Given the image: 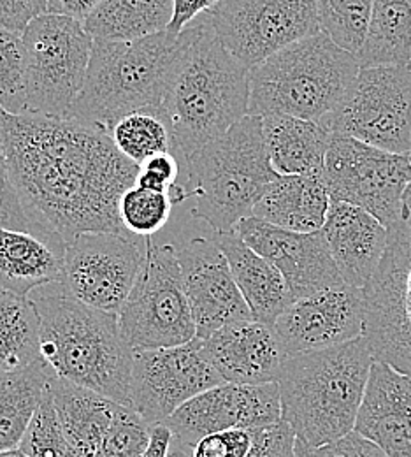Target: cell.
Instances as JSON below:
<instances>
[{
  "instance_id": "cell-1",
  "label": "cell",
  "mask_w": 411,
  "mask_h": 457,
  "mask_svg": "<svg viewBox=\"0 0 411 457\" xmlns=\"http://www.w3.org/2000/svg\"><path fill=\"white\" fill-rule=\"evenodd\" d=\"M9 183L27 213L65 245L83 232H111L141 241L123 228L118 204L136 185L139 166L110 134L70 118L0 113Z\"/></svg>"
},
{
  "instance_id": "cell-2",
  "label": "cell",
  "mask_w": 411,
  "mask_h": 457,
  "mask_svg": "<svg viewBox=\"0 0 411 457\" xmlns=\"http://www.w3.org/2000/svg\"><path fill=\"white\" fill-rule=\"evenodd\" d=\"M248 114L250 69L224 48L206 18L199 16L190 23L188 45L159 108L181 170L204 145Z\"/></svg>"
},
{
  "instance_id": "cell-3",
  "label": "cell",
  "mask_w": 411,
  "mask_h": 457,
  "mask_svg": "<svg viewBox=\"0 0 411 457\" xmlns=\"http://www.w3.org/2000/svg\"><path fill=\"white\" fill-rule=\"evenodd\" d=\"M41 319V355L65 380L130 406L134 350L119 320L72 297L60 282L29 295Z\"/></svg>"
},
{
  "instance_id": "cell-4",
  "label": "cell",
  "mask_w": 411,
  "mask_h": 457,
  "mask_svg": "<svg viewBox=\"0 0 411 457\" xmlns=\"http://www.w3.org/2000/svg\"><path fill=\"white\" fill-rule=\"evenodd\" d=\"M374 361L364 337L289 355L276 384L295 436L318 449L352 433Z\"/></svg>"
},
{
  "instance_id": "cell-5",
  "label": "cell",
  "mask_w": 411,
  "mask_h": 457,
  "mask_svg": "<svg viewBox=\"0 0 411 457\" xmlns=\"http://www.w3.org/2000/svg\"><path fill=\"white\" fill-rule=\"evenodd\" d=\"M190 39V25L136 41L94 39L81 94L67 118L106 134L127 114H159L169 78Z\"/></svg>"
},
{
  "instance_id": "cell-6",
  "label": "cell",
  "mask_w": 411,
  "mask_h": 457,
  "mask_svg": "<svg viewBox=\"0 0 411 457\" xmlns=\"http://www.w3.org/2000/svg\"><path fill=\"white\" fill-rule=\"evenodd\" d=\"M186 181L171 192L173 203L192 201V217L215 232L234 230L278 176L264 143L262 116L248 114L224 136L204 145L186 164Z\"/></svg>"
},
{
  "instance_id": "cell-7",
  "label": "cell",
  "mask_w": 411,
  "mask_h": 457,
  "mask_svg": "<svg viewBox=\"0 0 411 457\" xmlns=\"http://www.w3.org/2000/svg\"><path fill=\"white\" fill-rule=\"evenodd\" d=\"M360 71V62L327 34L300 39L250 69V114H289L322 121Z\"/></svg>"
},
{
  "instance_id": "cell-8",
  "label": "cell",
  "mask_w": 411,
  "mask_h": 457,
  "mask_svg": "<svg viewBox=\"0 0 411 457\" xmlns=\"http://www.w3.org/2000/svg\"><path fill=\"white\" fill-rule=\"evenodd\" d=\"M23 36L27 52V113L67 118L83 90L94 37L83 21L46 12Z\"/></svg>"
},
{
  "instance_id": "cell-9",
  "label": "cell",
  "mask_w": 411,
  "mask_h": 457,
  "mask_svg": "<svg viewBox=\"0 0 411 457\" xmlns=\"http://www.w3.org/2000/svg\"><path fill=\"white\" fill-rule=\"evenodd\" d=\"M118 320L132 350L168 348L197 338L183 288L177 246L153 245L152 237H146L143 270L118 313Z\"/></svg>"
},
{
  "instance_id": "cell-10",
  "label": "cell",
  "mask_w": 411,
  "mask_h": 457,
  "mask_svg": "<svg viewBox=\"0 0 411 457\" xmlns=\"http://www.w3.org/2000/svg\"><path fill=\"white\" fill-rule=\"evenodd\" d=\"M390 154H411V65L360 67L341 104L320 121Z\"/></svg>"
},
{
  "instance_id": "cell-11",
  "label": "cell",
  "mask_w": 411,
  "mask_h": 457,
  "mask_svg": "<svg viewBox=\"0 0 411 457\" xmlns=\"http://www.w3.org/2000/svg\"><path fill=\"white\" fill-rule=\"evenodd\" d=\"M322 178L331 201L362 208L387 228L405 219L410 155L390 154L349 136L333 134Z\"/></svg>"
},
{
  "instance_id": "cell-12",
  "label": "cell",
  "mask_w": 411,
  "mask_h": 457,
  "mask_svg": "<svg viewBox=\"0 0 411 457\" xmlns=\"http://www.w3.org/2000/svg\"><path fill=\"white\" fill-rule=\"evenodd\" d=\"M366 329L376 361L411 377V185L405 219L389 228L383 259L364 288Z\"/></svg>"
},
{
  "instance_id": "cell-13",
  "label": "cell",
  "mask_w": 411,
  "mask_h": 457,
  "mask_svg": "<svg viewBox=\"0 0 411 457\" xmlns=\"http://www.w3.org/2000/svg\"><path fill=\"white\" fill-rule=\"evenodd\" d=\"M202 16L224 48L248 69L322 32L316 0H218Z\"/></svg>"
},
{
  "instance_id": "cell-14",
  "label": "cell",
  "mask_w": 411,
  "mask_h": 457,
  "mask_svg": "<svg viewBox=\"0 0 411 457\" xmlns=\"http://www.w3.org/2000/svg\"><path fill=\"white\" fill-rule=\"evenodd\" d=\"M222 384L201 338L168 348L134 350L130 408L152 426L164 424L186 401Z\"/></svg>"
},
{
  "instance_id": "cell-15",
  "label": "cell",
  "mask_w": 411,
  "mask_h": 457,
  "mask_svg": "<svg viewBox=\"0 0 411 457\" xmlns=\"http://www.w3.org/2000/svg\"><path fill=\"white\" fill-rule=\"evenodd\" d=\"M146 239L83 232L65 246L60 284L78 301L118 315L144 264Z\"/></svg>"
},
{
  "instance_id": "cell-16",
  "label": "cell",
  "mask_w": 411,
  "mask_h": 457,
  "mask_svg": "<svg viewBox=\"0 0 411 457\" xmlns=\"http://www.w3.org/2000/svg\"><path fill=\"white\" fill-rule=\"evenodd\" d=\"M278 384H222L186 401L164 422L173 438L192 447L208 435L229 429H260L282 422Z\"/></svg>"
},
{
  "instance_id": "cell-17",
  "label": "cell",
  "mask_w": 411,
  "mask_h": 457,
  "mask_svg": "<svg viewBox=\"0 0 411 457\" xmlns=\"http://www.w3.org/2000/svg\"><path fill=\"white\" fill-rule=\"evenodd\" d=\"M177 261L197 338L206 340L227 324L253 319L213 237L190 239L177 248Z\"/></svg>"
},
{
  "instance_id": "cell-18",
  "label": "cell",
  "mask_w": 411,
  "mask_h": 457,
  "mask_svg": "<svg viewBox=\"0 0 411 457\" xmlns=\"http://www.w3.org/2000/svg\"><path fill=\"white\" fill-rule=\"evenodd\" d=\"M273 328L289 355L357 340L366 329L364 288L341 284L297 299Z\"/></svg>"
},
{
  "instance_id": "cell-19",
  "label": "cell",
  "mask_w": 411,
  "mask_h": 457,
  "mask_svg": "<svg viewBox=\"0 0 411 457\" xmlns=\"http://www.w3.org/2000/svg\"><path fill=\"white\" fill-rule=\"evenodd\" d=\"M235 230L257 253L276 266L294 301L345 284L322 230L294 232L255 217L242 219Z\"/></svg>"
},
{
  "instance_id": "cell-20",
  "label": "cell",
  "mask_w": 411,
  "mask_h": 457,
  "mask_svg": "<svg viewBox=\"0 0 411 457\" xmlns=\"http://www.w3.org/2000/svg\"><path fill=\"white\" fill-rule=\"evenodd\" d=\"M202 342L226 384H275L289 357L275 328L255 319L227 324Z\"/></svg>"
},
{
  "instance_id": "cell-21",
  "label": "cell",
  "mask_w": 411,
  "mask_h": 457,
  "mask_svg": "<svg viewBox=\"0 0 411 457\" xmlns=\"http://www.w3.org/2000/svg\"><path fill=\"white\" fill-rule=\"evenodd\" d=\"M355 431L389 457H411V377L374 361Z\"/></svg>"
},
{
  "instance_id": "cell-22",
  "label": "cell",
  "mask_w": 411,
  "mask_h": 457,
  "mask_svg": "<svg viewBox=\"0 0 411 457\" xmlns=\"http://www.w3.org/2000/svg\"><path fill=\"white\" fill-rule=\"evenodd\" d=\"M322 232L343 282L366 288L387 250L389 228L362 208L331 201Z\"/></svg>"
},
{
  "instance_id": "cell-23",
  "label": "cell",
  "mask_w": 411,
  "mask_h": 457,
  "mask_svg": "<svg viewBox=\"0 0 411 457\" xmlns=\"http://www.w3.org/2000/svg\"><path fill=\"white\" fill-rule=\"evenodd\" d=\"M65 241L45 228L0 226V288L30 295L62 280Z\"/></svg>"
},
{
  "instance_id": "cell-24",
  "label": "cell",
  "mask_w": 411,
  "mask_h": 457,
  "mask_svg": "<svg viewBox=\"0 0 411 457\" xmlns=\"http://www.w3.org/2000/svg\"><path fill=\"white\" fill-rule=\"evenodd\" d=\"M213 239L227 257L237 288L241 290L253 319L275 326V322L294 303L284 275L275 264L257 253L235 228L215 232Z\"/></svg>"
},
{
  "instance_id": "cell-25",
  "label": "cell",
  "mask_w": 411,
  "mask_h": 457,
  "mask_svg": "<svg viewBox=\"0 0 411 457\" xmlns=\"http://www.w3.org/2000/svg\"><path fill=\"white\" fill-rule=\"evenodd\" d=\"M329 208L331 195L322 176L278 174L255 204L251 217L285 230L318 232Z\"/></svg>"
},
{
  "instance_id": "cell-26",
  "label": "cell",
  "mask_w": 411,
  "mask_h": 457,
  "mask_svg": "<svg viewBox=\"0 0 411 457\" xmlns=\"http://www.w3.org/2000/svg\"><path fill=\"white\" fill-rule=\"evenodd\" d=\"M264 143L282 176H322L333 134L318 121L289 114L262 116Z\"/></svg>"
},
{
  "instance_id": "cell-27",
  "label": "cell",
  "mask_w": 411,
  "mask_h": 457,
  "mask_svg": "<svg viewBox=\"0 0 411 457\" xmlns=\"http://www.w3.org/2000/svg\"><path fill=\"white\" fill-rule=\"evenodd\" d=\"M48 393L69 440L86 457L95 456L119 403L59 377L48 380Z\"/></svg>"
},
{
  "instance_id": "cell-28",
  "label": "cell",
  "mask_w": 411,
  "mask_h": 457,
  "mask_svg": "<svg viewBox=\"0 0 411 457\" xmlns=\"http://www.w3.org/2000/svg\"><path fill=\"white\" fill-rule=\"evenodd\" d=\"M175 0H101L83 21L94 39L136 41L168 30Z\"/></svg>"
},
{
  "instance_id": "cell-29",
  "label": "cell",
  "mask_w": 411,
  "mask_h": 457,
  "mask_svg": "<svg viewBox=\"0 0 411 457\" xmlns=\"http://www.w3.org/2000/svg\"><path fill=\"white\" fill-rule=\"evenodd\" d=\"M53 370L45 359L0 375V453L18 449L46 395Z\"/></svg>"
},
{
  "instance_id": "cell-30",
  "label": "cell",
  "mask_w": 411,
  "mask_h": 457,
  "mask_svg": "<svg viewBox=\"0 0 411 457\" xmlns=\"http://www.w3.org/2000/svg\"><path fill=\"white\" fill-rule=\"evenodd\" d=\"M360 67L411 65V0H373Z\"/></svg>"
},
{
  "instance_id": "cell-31",
  "label": "cell",
  "mask_w": 411,
  "mask_h": 457,
  "mask_svg": "<svg viewBox=\"0 0 411 457\" xmlns=\"http://www.w3.org/2000/svg\"><path fill=\"white\" fill-rule=\"evenodd\" d=\"M43 359L41 319L29 295H0V375L29 368Z\"/></svg>"
},
{
  "instance_id": "cell-32",
  "label": "cell",
  "mask_w": 411,
  "mask_h": 457,
  "mask_svg": "<svg viewBox=\"0 0 411 457\" xmlns=\"http://www.w3.org/2000/svg\"><path fill=\"white\" fill-rule=\"evenodd\" d=\"M110 137L118 150L137 166L146 159L171 152V136L166 121L153 112L123 116L111 129Z\"/></svg>"
},
{
  "instance_id": "cell-33",
  "label": "cell",
  "mask_w": 411,
  "mask_h": 457,
  "mask_svg": "<svg viewBox=\"0 0 411 457\" xmlns=\"http://www.w3.org/2000/svg\"><path fill=\"white\" fill-rule=\"evenodd\" d=\"M316 11L322 32L357 57L367 36L373 0H316Z\"/></svg>"
},
{
  "instance_id": "cell-34",
  "label": "cell",
  "mask_w": 411,
  "mask_h": 457,
  "mask_svg": "<svg viewBox=\"0 0 411 457\" xmlns=\"http://www.w3.org/2000/svg\"><path fill=\"white\" fill-rule=\"evenodd\" d=\"M173 197L166 192L144 190L139 187H130L123 192L118 213L123 228L136 237H153L171 219Z\"/></svg>"
},
{
  "instance_id": "cell-35",
  "label": "cell",
  "mask_w": 411,
  "mask_h": 457,
  "mask_svg": "<svg viewBox=\"0 0 411 457\" xmlns=\"http://www.w3.org/2000/svg\"><path fill=\"white\" fill-rule=\"evenodd\" d=\"M0 110L27 113V52L23 36L0 27Z\"/></svg>"
},
{
  "instance_id": "cell-36",
  "label": "cell",
  "mask_w": 411,
  "mask_h": 457,
  "mask_svg": "<svg viewBox=\"0 0 411 457\" xmlns=\"http://www.w3.org/2000/svg\"><path fill=\"white\" fill-rule=\"evenodd\" d=\"M20 449L29 457H86L65 435L48 387Z\"/></svg>"
},
{
  "instance_id": "cell-37",
  "label": "cell",
  "mask_w": 411,
  "mask_h": 457,
  "mask_svg": "<svg viewBox=\"0 0 411 457\" xmlns=\"http://www.w3.org/2000/svg\"><path fill=\"white\" fill-rule=\"evenodd\" d=\"M152 433V424H148L130 406L119 404L117 415L94 457H141L150 447Z\"/></svg>"
},
{
  "instance_id": "cell-38",
  "label": "cell",
  "mask_w": 411,
  "mask_h": 457,
  "mask_svg": "<svg viewBox=\"0 0 411 457\" xmlns=\"http://www.w3.org/2000/svg\"><path fill=\"white\" fill-rule=\"evenodd\" d=\"M294 429L285 422H276L251 431V447L246 457H295Z\"/></svg>"
},
{
  "instance_id": "cell-39",
  "label": "cell",
  "mask_w": 411,
  "mask_h": 457,
  "mask_svg": "<svg viewBox=\"0 0 411 457\" xmlns=\"http://www.w3.org/2000/svg\"><path fill=\"white\" fill-rule=\"evenodd\" d=\"M179 172H181V164L173 152L159 154L146 159L143 164H139L136 187L144 190L171 194L177 185Z\"/></svg>"
},
{
  "instance_id": "cell-40",
  "label": "cell",
  "mask_w": 411,
  "mask_h": 457,
  "mask_svg": "<svg viewBox=\"0 0 411 457\" xmlns=\"http://www.w3.org/2000/svg\"><path fill=\"white\" fill-rule=\"evenodd\" d=\"M251 447V431L229 429L204 436L193 447V457H246Z\"/></svg>"
},
{
  "instance_id": "cell-41",
  "label": "cell",
  "mask_w": 411,
  "mask_h": 457,
  "mask_svg": "<svg viewBox=\"0 0 411 457\" xmlns=\"http://www.w3.org/2000/svg\"><path fill=\"white\" fill-rule=\"evenodd\" d=\"M50 0H0V27L23 34L25 29L46 14Z\"/></svg>"
},
{
  "instance_id": "cell-42",
  "label": "cell",
  "mask_w": 411,
  "mask_h": 457,
  "mask_svg": "<svg viewBox=\"0 0 411 457\" xmlns=\"http://www.w3.org/2000/svg\"><path fill=\"white\" fill-rule=\"evenodd\" d=\"M0 226H11V228H39L45 230L50 228L37 224L23 208L18 194L14 192L12 185L9 183V178H0ZM53 232V230H50ZM55 234V232H53Z\"/></svg>"
},
{
  "instance_id": "cell-43",
  "label": "cell",
  "mask_w": 411,
  "mask_h": 457,
  "mask_svg": "<svg viewBox=\"0 0 411 457\" xmlns=\"http://www.w3.org/2000/svg\"><path fill=\"white\" fill-rule=\"evenodd\" d=\"M313 451L315 457H389L376 444L364 438L355 429L343 438Z\"/></svg>"
},
{
  "instance_id": "cell-44",
  "label": "cell",
  "mask_w": 411,
  "mask_h": 457,
  "mask_svg": "<svg viewBox=\"0 0 411 457\" xmlns=\"http://www.w3.org/2000/svg\"><path fill=\"white\" fill-rule=\"evenodd\" d=\"M217 4L218 0H175V12L168 30L181 34L193 20L211 11Z\"/></svg>"
},
{
  "instance_id": "cell-45",
  "label": "cell",
  "mask_w": 411,
  "mask_h": 457,
  "mask_svg": "<svg viewBox=\"0 0 411 457\" xmlns=\"http://www.w3.org/2000/svg\"><path fill=\"white\" fill-rule=\"evenodd\" d=\"M99 2L101 0H50L48 12L63 14L85 21L99 5Z\"/></svg>"
},
{
  "instance_id": "cell-46",
  "label": "cell",
  "mask_w": 411,
  "mask_h": 457,
  "mask_svg": "<svg viewBox=\"0 0 411 457\" xmlns=\"http://www.w3.org/2000/svg\"><path fill=\"white\" fill-rule=\"evenodd\" d=\"M171 442H173L171 429L166 424H157L153 426L150 447L141 457H168Z\"/></svg>"
},
{
  "instance_id": "cell-47",
  "label": "cell",
  "mask_w": 411,
  "mask_h": 457,
  "mask_svg": "<svg viewBox=\"0 0 411 457\" xmlns=\"http://www.w3.org/2000/svg\"><path fill=\"white\" fill-rule=\"evenodd\" d=\"M168 457H193V447L185 444V442H181V440L173 438Z\"/></svg>"
},
{
  "instance_id": "cell-48",
  "label": "cell",
  "mask_w": 411,
  "mask_h": 457,
  "mask_svg": "<svg viewBox=\"0 0 411 457\" xmlns=\"http://www.w3.org/2000/svg\"><path fill=\"white\" fill-rule=\"evenodd\" d=\"M295 457H315V451L304 444L302 440L297 438V444H295Z\"/></svg>"
},
{
  "instance_id": "cell-49",
  "label": "cell",
  "mask_w": 411,
  "mask_h": 457,
  "mask_svg": "<svg viewBox=\"0 0 411 457\" xmlns=\"http://www.w3.org/2000/svg\"><path fill=\"white\" fill-rule=\"evenodd\" d=\"M2 113V110H0ZM7 176V170H5V154H4V139H2V121H0V178Z\"/></svg>"
},
{
  "instance_id": "cell-50",
  "label": "cell",
  "mask_w": 411,
  "mask_h": 457,
  "mask_svg": "<svg viewBox=\"0 0 411 457\" xmlns=\"http://www.w3.org/2000/svg\"><path fill=\"white\" fill-rule=\"evenodd\" d=\"M0 457H29L20 447L18 449H11V451H5V453H0Z\"/></svg>"
},
{
  "instance_id": "cell-51",
  "label": "cell",
  "mask_w": 411,
  "mask_h": 457,
  "mask_svg": "<svg viewBox=\"0 0 411 457\" xmlns=\"http://www.w3.org/2000/svg\"><path fill=\"white\" fill-rule=\"evenodd\" d=\"M2 294H4V290H2V288H0V295H2Z\"/></svg>"
},
{
  "instance_id": "cell-52",
  "label": "cell",
  "mask_w": 411,
  "mask_h": 457,
  "mask_svg": "<svg viewBox=\"0 0 411 457\" xmlns=\"http://www.w3.org/2000/svg\"><path fill=\"white\" fill-rule=\"evenodd\" d=\"M410 159H411V154H410Z\"/></svg>"
}]
</instances>
